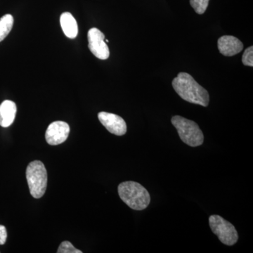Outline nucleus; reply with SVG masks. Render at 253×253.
I'll return each instance as SVG.
<instances>
[{
	"instance_id": "obj_1",
	"label": "nucleus",
	"mask_w": 253,
	"mask_h": 253,
	"mask_svg": "<svg viewBox=\"0 0 253 253\" xmlns=\"http://www.w3.org/2000/svg\"><path fill=\"white\" fill-rule=\"evenodd\" d=\"M172 84L176 94L184 101L204 107H207L209 104L208 91L200 85L189 73H179L177 77L173 80Z\"/></svg>"
},
{
	"instance_id": "obj_2",
	"label": "nucleus",
	"mask_w": 253,
	"mask_h": 253,
	"mask_svg": "<svg viewBox=\"0 0 253 253\" xmlns=\"http://www.w3.org/2000/svg\"><path fill=\"white\" fill-rule=\"evenodd\" d=\"M118 190L120 198L123 202L134 211H143L151 203L149 191L139 183L125 181L119 184Z\"/></svg>"
},
{
	"instance_id": "obj_3",
	"label": "nucleus",
	"mask_w": 253,
	"mask_h": 253,
	"mask_svg": "<svg viewBox=\"0 0 253 253\" xmlns=\"http://www.w3.org/2000/svg\"><path fill=\"white\" fill-rule=\"evenodd\" d=\"M171 123L177 130L183 142L191 147L201 146L204 144V135L199 125L179 116H173Z\"/></svg>"
},
{
	"instance_id": "obj_4",
	"label": "nucleus",
	"mask_w": 253,
	"mask_h": 253,
	"mask_svg": "<svg viewBox=\"0 0 253 253\" xmlns=\"http://www.w3.org/2000/svg\"><path fill=\"white\" fill-rule=\"evenodd\" d=\"M26 179L32 196L35 199L42 197L47 186V172L43 163L34 161L30 163L26 169Z\"/></svg>"
},
{
	"instance_id": "obj_5",
	"label": "nucleus",
	"mask_w": 253,
	"mask_h": 253,
	"mask_svg": "<svg viewBox=\"0 0 253 253\" xmlns=\"http://www.w3.org/2000/svg\"><path fill=\"white\" fill-rule=\"evenodd\" d=\"M211 230L217 236L219 241L226 246H234L239 240V234L236 228L229 221L217 214L209 217Z\"/></svg>"
},
{
	"instance_id": "obj_6",
	"label": "nucleus",
	"mask_w": 253,
	"mask_h": 253,
	"mask_svg": "<svg viewBox=\"0 0 253 253\" xmlns=\"http://www.w3.org/2000/svg\"><path fill=\"white\" fill-rule=\"evenodd\" d=\"M87 38L89 42L88 46L91 52L98 59H107L110 56V51L109 46L104 41V33L97 28H91L88 32Z\"/></svg>"
},
{
	"instance_id": "obj_7",
	"label": "nucleus",
	"mask_w": 253,
	"mask_h": 253,
	"mask_svg": "<svg viewBox=\"0 0 253 253\" xmlns=\"http://www.w3.org/2000/svg\"><path fill=\"white\" fill-rule=\"evenodd\" d=\"M69 133L70 126L67 123L63 121H55L51 123L46 129V142L52 146L62 144L68 139Z\"/></svg>"
},
{
	"instance_id": "obj_8",
	"label": "nucleus",
	"mask_w": 253,
	"mask_h": 253,
	"mask_svg": "<svg viewBox=\"0 0 253 253\" xmlns=\"http://www.w3.org/2000/svg\"><path fill=\"white\" fill-rule=\"evenodd\" d=\"M100 122L111 134L123 136L126 132V124L123 118L118 115L107 112H100L98 114Z\"/></svg>"
},
{
	"instance_id": "obj_9",
	"label": "nucleus",
	"mask_w": 253,
	"mask_h": 253,
	"mask_svg": "<svg viewBox=\"0 0 253 253\" xmlns=\"http://www.w3.org/2000/svg\"><path fill=\"white\" fill-rule=\"evenodd\" d=\"M218 49L221 54L232 56L239 54L244 49V44L236 37L224 36L217 42Z\"/></svg>"
},
{
	"instance_id": "obj_10",
	"label": "nucleus",
	"mask_w": 253,
	"mask_h": 253,
	"mask_svg": "<svg viewBox=\"0 0 253 253\" xmlns=\"http://www.w3.org/2000/svg\"><path fill=\"white\" fill-rule=\"evenodd\" d=\"M17 108L14 101L6 100L0 104V126L8 127L14 123Z\"/></svg>"
},
{
	"instance_id": "obj_11",
	"label": "nucleus",
	"mask_w": 253,
	"mask_h": 253,
	"mask_svg": "<svg viewBox=\"0 0 253 253\" xmlns=\"http://www.w3.org/2000/svg\"><path fill=\"white\" fill-rule=\"evenodd\" d=\"M61 28L66 37L74 39L78 36V26L77 21L69 12H64L60 18Z\"/></svg>"
},
{
	"instance_id": "obj_12",
	"label": "nucleus",
	"mask_w": 253,
	"mask_h": 253,
	"mask_svg": "<svg viewBox=\"0 0 253 253\" xmlns=\"http://www.w3.org/2000/svg\"><path fill=\"white\" fill-rule=\"evenodd\" d=\"M14 25V17L11 14H6L0 18V42L4 41L9 34Z\"/></svg>"
},
{
	"instance_id": "obj_13",
	"label": "nucleus",
	"mask_w": 253,
	"mask_h": 253,
	"mask_svg": "<svg viewBox=\"0 0 253 253\" xmlns=\"http://www.w3.org/2000/svg\"><path fill=\"white\" fill-rule=\"evenodd\" d=\"M210 0H190V4L197 14H203L207 9Z\"/></svg>"
},
{
	"instance_id": "obj_14",
	"label": "nucleus",
	"mask_w": 253,
	"mask_h": 253,
	"mask_svg": "<svg viewBox=\"0 0 253 253\" xmlns=\"http://www.w3.org/2000/svg\"><path fill=\"white\" fill-rule=\"evenodd\" d=\"M58 253H82L81 251L76 249L69 241H63L60 245Z\"/></svg>"
},
{
	"instance_id": "obj_15",
	"label": "nucleus",
	"mask_w": 253,
	"mask_h": 253,
	"mask_svg": "<svg viewBox=\"0 0 253 253\" xmlns=\"http://www.w3.org/2000/svg\"><path fill=\"white\" fill-rule=\"evenodd\" d=\"M242 62L244 66H253V46H251L245 50L243 54Z\"/></svg>"
},
{
	"instance_id": "obj_16",
	"label": "nucleus",
	"mask_w": 253,
	"mask_h": 253,
	"mask_svg": "<svg viewBox=\"0 0 253 253\" xmlns=\"http://www.w3.org/2000/svg\"><path fill=\"white\" fill-rule=\"evenodd\" d=\"M7 239V232L4 226L0 225V245H4Z\"/></svg>"
},
{
	"instance_id": "obj_17",
	"label": "nucleus",
	"mask_w": 253,
	"mask_h": 253,
	"mask_svg": "<svg viewBox=\"0 0 253 253\" xmlns=\"http://www.w3.org/2000/svg\"><path fill=\"white\" fill-rule=\"evenodd\" d=\"M106 41V42H109V41H108V40H106V41Z\"/></svg>"
}]
</instances>
